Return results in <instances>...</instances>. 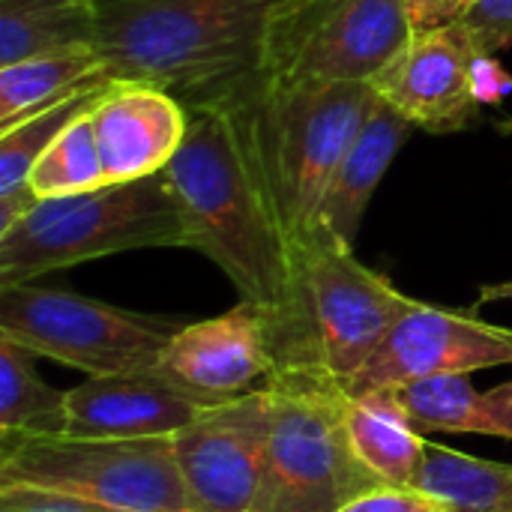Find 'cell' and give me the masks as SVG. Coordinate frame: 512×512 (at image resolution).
Returning a JSON list of instances; mask_svg holds the SVG:
<instances>
[{"instance_id": "cell-1", "label": "cell", "mask_w": 512, "mask_h": 512, "mask_svg": "<svg viewBox=\"0 0 512 512\" xmlns=\"http://www.w3.org/2000/svg\"><path fill=\"white\" fill-rule=\"evenodd\" d=\"M189 129L165 165L189 249L207 255L240 300L279 315L294 300V240L243 102L186 105Z\"/></svg>"}, {"instance_id": "cell-2", "label": "cell", "mask_w": 512, "mask_h": 512, "mask_svg": "<svg viewBox=\"0 0 512 512\" xmlns=\"http://www.w3.org/2000/svg\"><path fill=\"white\" fill-rule=\"evenodd\" d=\"M309 0H96V51L114 81L183 105L255 90L285 24Z\"/></svg>"}, {"instance_id": "cell-3", "label": "cell", "mask_w": 512, "mask_h": 512, "mask_svg": "<svg viewBox=\"0 0 512 512\" xmlns=\"http://www.w3.org/2000/svg\"><path fill=\"white\" fill-rule=\"evenodd\" d=\"M414 303L327 225L294 246V300L276 318V366H318L348 384Z\"/></svg>"}, {"instance_id": "cell-4", "label": "cell", "mask_w": 512, "mask_h": 512, "mask_svg": "<svg viewBox=\"0 0 512 512\" xmlns=\"http://www.w3.org/2000/svg\"><path fill=\"white\" fill-rule=\"evenodd\" d=\"M264 387L270 441L252 512H339L387 486L354 450L342 381L318 366H276Z\"/></svg>"}, {"instance_id": "cell-5", "label": "cell", "mask_w": 512, "mask_h": 512, "mask_svg": "<svg viewBox=\"0 0 512 512\" xmlns=\"http://www.w3.org/2000/svg\"><path fill=\"white\" fill-rule=\"evenodd\" d=\"M165 246L189 249V231L165 174L39 198L0 231V288L93 258Z\"/></svg>"}, {"instance_id": "cell-6", "label": "cell", "mask_w": 512, "mask_h": 512, "mask_svg": "<svg viewBox=\"0 0 512 512\" xmlns=\"http://www.w3.org/2000/svg\"><path fill=\"white\" fill-rule=\"evenodd\" d=\"M375 99L369 81L330 78L267 81L237 99L249 111L294 246L312 231L336 168Z\"/></svg>"}, {"instance_id": "cell-7", "label": "cell", "mask_w": 512, "mask_h": 512, "mask_svg": "<svg viewBox=\"0 0 512 512\" xmlns=\"http://www.w3.org/2000/svg\"><path fill=\"white\" fill-rule=\"evenodd\" d=\"M0 489L120 512H189L174 438L0 435Z\"/></svg>"}, {"instance_id": "cell-8", "label": "cell", "mask_w": 512, "mask_h": 512, "mask_svg": "<svg viewBox=\"0 0 512 512\" xmlns=\"http://www.w3.org/2000/svg\"><path fill=\"white\" fill-rule=\"evenodd\" d=\"M183 324L33 282L0 288V336L33 357L96 375L153 372Z\"/></svg>"}, {"instance_id": "cell-9", "label": "cell", "mask_w": 512, "mask_h": 512, "mask_svg": "<svg viewBox=\"0 0 512 512\" xmlns=\"http://www.w3.org/2000/svg\"><path fill=\"white\" fill-rule=\"evenodd\" d=\"M372 87L417 129L444 135L471 126L480 105L495 102L510 81L462 21L414 33Z\"/></svg>"}, {"instance_id": "cell-10", "label": "cell", "mask_w": 512, "mask_h": 512, "mask_svg": "<svg viewBox=\"0 0 512 512\" xmlns=\"http://www.w3.org/2000/svg\"><path fill=\"white\" fill-rule=\"evenodd\" d=\"M411 39L405 0H309L279 33L261 84L291 78L372 84Z\"/></svg>"}, {"instance_id": "cell-11", "label": "cell", "mask_w": 512, "mask_h": 512, "mask_svg": "<svg viewBox=\"0 0 512 512\" xmlns=\"http://www.w3.org/2000/svg\"><path fill=\"white\" fill-rule=\"evenodd\" d=\"M492 366H512L510 327L414 300L345 384V393L366 396L423 378L471 375Z\"/></svg>"}, {"instance_id": "cell-12", "label": "cell", "mask_w": 512, "mask_h": 512, "mask_svg": "<svg viewBox=\"0 0 512 512\" xmlns=\"http://www.w3.org/2000/svg\"><path fill=\"white\" fill-rule=\"evenodd\" d=\"M270 441V396L258 387L207 408L174 435L189 512H252Z\"/></svg>"}, {"instance_id": "cell-13", "label": "cell", "mask_w": 512, "mask_h": 512, "mask_svg": "<svg viewBox=\"0 0 512 512\" xmlns=\"http://www.w3.org/2000/svg\"><path fill=\"white\" fill-rule=\"evenodd\" d=\"M276 312L240 300L225 315L183 324L156 372L207 405L240 399L276 372Z\"/></svg>"}, {"instance_id": "cell-14", "label": "cell", "mask_w": 512, "mask_h": 512, "mask_svg": "<svg viewBox=\"0 0 512 512\" xmlns=\"http://www.w3.org/2000/svg\"><path fill=\"white\" fill-rule=\"evenodd\" d=\"M108 183L162 174L189 129V108L168 90L114 81L90 111Z\"/></svg>"}, {"instance_id": "cell-15", "label": "cell", "mask_w": 512, "mask_h": 512, "mask_svg": "<svg viewBox=\"0 0 512 512\" xmlns=\"http://www.w3.org/2000/svg\"><path fill=\"white\" fill-rule=\"evenodd\" d=\"M207 408L165 375H96L66 393V435L78 438H174Z\"/></svg>"}, {"instance_id": "cell-16", "label": "cell", "mask_w": 512, "mask_h": 512, "mask_svg": "<svg viewBox=\"0 0 512 512\" xmlns=\"http://www.w3.org/2000/svg\"><path fill=\"white\" fill-rule=\"evenodd\" d=\"M414 129L417 126L402 111H396L384 96H378L360 135L336 168V177L321 201L315 222L327 225L333 234L354 246L378 183L384 180L387 168L393 165L396 153Z\"/></svg>"}, {"instance_id": "cell-17", "label": "cell", "mask_w": 512, "mask_h": 512, "mask_svg": "<svg viewBox=\"0 0 512 512\" xmlns=\"http://www.w3.org/2000/svg\"><path fill=\"white\" fill-rule=\"evenodd\" d=\"M399 408L420 435H498L512 441V381L477 390L468 375H438L393 387Z\"/></svg>"}, {"instance_id": "cell-18", "label": "cell", "mask_w": 512, "mask_h": 512, "mask_svg": "<svg viewBox=\"0 0 512 512\" xmlns=\"http://www.w3.org/2000/svg\"><path fill=\"white\" fill-rule=\"evenodd\" d=\"M114 84V78H102L6 129H0V231L9 228L18 216H24L39 198L30 189V171L42 159V153L72 126L78 117L90 114L102 93Z\"/></svg>"}, {"instance_id": "cell-19", "label": "cell", "mask_w": 512, "mask_h": 512, "mask_svg": "<svg viewBox=\"0 0 512 512\" xmlns=\"http://www.w3.org/2000/svg\"><path fill=\"white\" fill-rule=\"evenodd\" d=\"M345 420H348V432H351L357 456L387 486L411 489L420 474L429 441L411 426L393 390L348 396Z\"/></svg>"}, {"instance_id": "cell-20", "label": "cell", "mask_w": 512, "mask_h": 512, "mask_svg": "<svg viewBox=\"0 0 512 512\" xmlns=\"http://www.w3.org/2000/svg\"><path fill=\"white\" fill-rule=\"evenodd\" d=\"M96 48V0H0V66Z\"/></svg>"}, {"instance_id": "cell-21", "label": "cell", "mask_w": 512, "mask_h": 512, "mask_svg": "<svg viewBox=\"0 0 512 512\" xmlns=\"http://www.w3.org/2000/svg\"><path fill=\"white\" fill-rule=\"evenodd\" d=\"M111 78L96 48H72L0 66V129Z\"/></svg>"}, {"instance_id": "cell-22", "label": "cell", "mask_w": 512, "mask_h": 512, "mask_svg": "<svg viewBox=\"0 0 512 512\" xmlns=\"http://www.w3.org/2000/svg\"><path fill=\"white\" fill-rule=\"evenodd\" d=\"M411 489L438 498L450 512H512V465L426 444Z\"/></svg>"}, {"instance_id": "cell-23", "label": "cell", "mask_w": 512, "mask_h": 512, "mask_svg": "<svg viewBox=\"0 0 512 512\" xmlns=\"http://www.w3.org/2000/svg\"><path fill=\"white\" fill-rule=\"evenodd\" d=\"M33 354L0 336V435H63L66 393L48 387Z\"/></svg>"}, {"instance_id": "cell-24", "label": "cell", "mask_w": 512, "mask_h": 512, "mask_svg": "<svg viewBox=\"0 0 512 512\" xmlns=\"http://www.w3.org/2000/svg\"><path fill=\"white\" fill-rule=\"evenodd\" d=\"M108 186V174L99 156L90 114L78 117L63 135L42 153L30 171V189L36 198H63Z\"/></svg>"}, {"instance_id": "cell-25", "label": "cell", "mask_w": 512, "mask_h": 512, "mask_svg": "<svg viewBox=\"0 0 512 512\" xmlns=\"http://www.w3.org/2000/svg\"><path fill=\"white\" fill-rule=\"evenodd\" d=\"M465 24L486 48V54H504L512 45V0H477Z\"/></svg>"}, {"instance_id": "cell-26", "label": "cell", "mask_w": 512, "mask_h": 512, "mask_svg": "<svg viewBox=\"0 0 512 512\" xmlns=\"http://www.w3.org/2000/svg\"><path fill=\"white\" fill-rule=\"evenodd\" d=\"M339 512H450L438 498H429L408 486H381L372 489Z\"/></svg>"}, {"instance_id": "cell-27", "label": "cell", "mask_w": 512, "mask_h": 512, "mask_svg": "<svg viewBox=\"0 0 512 512\" xmlns=\"http://www.w3.org/2000/svg\"><path fill=\"white\" fill-rule=\"evenodd\" d=\"M0 512H120L87 501L57 498L33 489H0Z\"/></svg>"}, {"instance_id": "cell-28", "label": "cell", "mask_w": 512, "mask_h": 512, "mask_svg": "<svg viewBox=\"0 0 512 512\" xmlns=\"http://www.w3.org/2000/svg\"><path fill=\"white\" fill-rule=\"evenodd\" d=\"M477 0H405L414 33L462 24Z\"/></svg>"}, {"instance_id": "cell-29", "label": "cell", "mask_w": 512, "mask_h": 512, "mask_svg": "<svg viewBox=\"0 0 512 512\" xmlns=\"http://www.w3.org/2000/svg\"><path fill=\"white\" fill-rule=\"evenodd\" d=\"M498 300H512V282H501V285H483V288H480V297H477V306L498 303Z\"/></svg>"}, {"instance_id": "cell-30", "label": "cell", "mask_w": 512, "mask_h": 512, "mask_svg": "<svg viewBox=\"0 0 512 512\" xmlns=\"http://www.w3.org/2000/svg\"><path fill=\"white\" fill-rule=\"evenodd\" d=\"M501 132H512V117H510V120H504V123H501Z\"/></svg>"}]
</instances>
